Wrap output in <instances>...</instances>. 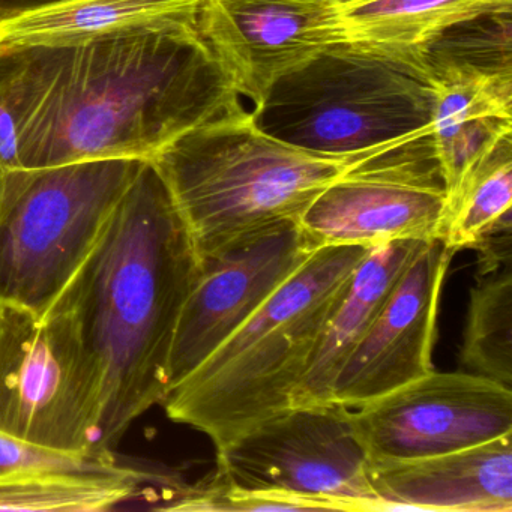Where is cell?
I'll use <instances>...</instances> for the list:
<instances>
[{"mask_svg": "<svg viewBox=\"0 0 512 512\" xmlns=\"http://www.w3.org/2000/svg\"><path fill=\"white\" fill-rule=\"evenodd\" d=\"M103 374L70 311L0 304V431L67 454L101 446Z\"/></svg>", "mask_w": 512, "mask_h": 512, "instance_id": "7", "label": "cell"}, {"mask_svg": "<svg viewBox=\"0 0 512 512\" xmlns=\"http://www.w3.org/2000/svg\"><path fill=\"white\" fill-rule=\"evenodd\" d=\"M217 469L236 487L326 500L338 511H382L352 409L338 403L269 416L217 452Z\"/></svg>", "mask_w": 512, "mask_h": 512, "instance_id": "8", "label": "cell"}, {"mask_svg": "<svg viewBox=\"0 0 512 512\" xmlns=\"http://www.w3.org/2000/svg\"><path fill=\"white\" fill-rule=\"evenodd\" d=\"M199 259L172 196L145 161L55 305L73 314L103 374L101 446L113 452L170 391V355Z\"/></svg>", "mask_w": 512, "mask_h": 512, "instance_id": "2", "label": "cell"}, {"mask_svg": "<svg viewBox=\"0 0 512 512\" xmlns=\"http://www.w3.org/2000/svg\"><path fill=\"white\" fill-rule=\"evenodd\" d=\"M334 8V44L386 56L424 73L422 55L434 41L460 23L511 13L512 0H364Z\"/></svg>", "mask_w": 512, "mask_h": 512, "instance_id": "17", "label": "cell"}, {"mask_svg": "<svg viewBox=\"0 0 512 512\" xmlns=\"http://www.w3.org/2000/svg\"><path fill=\"white\" fill-rule=\"evenodd\" d=\"M454 253L427 242L332 386V403L358 409L434 370L433 347L443 281Z\"/></svg>", "mask_w": 512, "mask_h": 512, "instance_id": "13", "label": "cell"}, {"mask_svg": "<svg viewBox=\"0 0 512 512\" xmlns=\"http://www.w3.org/2000/svg\"><path fill=\"white\" fill-rule=\"evenodd\" d=\"M145 161L0 173V304L52 310Z\"/></svg>", "mask_w": 512, "mask_h": 512, "instance_id": "5", "label": "cell"}, {"mask_svg": "<svg viewBox=\"0 0 512 512\" xmlns=\"http://www.w3.org/2000/svg\"><path fill=\"white\" fill-rule=\"evenodd\" d=\"M370 248H316L253 316L170 389L163 401L167 416L202 431L218 452L292 407L320 334Z\"/></svg>", "mask_w": 512, "mask_h": 512, "instance_id": "3", "label": "cell"}, {"mask_svg": "<svg viewBox=\"0 0 512 512\" xmlns=\"http://www.w3.org/2000/svg\"><path fill=\"white\" fill-rule=\"evenodd\" d=\"M368 463L418 460L512 434V389L433 370L352 410Z\"/></svg>", "mask_w": 512, "mask_h": 512, "instance_id": "10", "label": "cell"}, {"mask_svg": "<svg viewBox=\"0 0 512 512\" xmlns=\"http://www.w3.org/2000/svg\"><path fill=\"white\" fill-rule=\"evenodd\" d=\"M0 94L16 113L20 169L152 161L244 109L199 26L0 50Z\"/></svg>", "mask_w": 512, "mask_h": 512, "instance_id": "1", "label": "cell"}, {"mask_svg": "<svg viewBox=\"0 0 512 512\" xmlns=\"http://www.w3.org/2000/svg\"><path fill=\"white\" fill-rule=\"evenodd\" d=\"M151 479L136 469L112 475L40 470L0 476V511H109L133 499Z\"/></svg>", "mask_w": 512, "mask_h": 512, "instance_id": "20", "label": "cell"}, {"mask_svg": "<svg viewBox=\"0 0 512 512\" xmlns=\"http://www.w3.org/2000/svg\"><path fill=\"white\" fill-rule=\"evenodd\" d=\"M512 136L479 158L446 193L439 241L451 253L512 229Z\"/></svg>", "mask_w": 512, "mask_h": 512, "instance_id": "19", "label": "cell"}, {"mask_svg": "<svg viewBox=\"0 0 512 512\" xmlns=\"http://www.w3.org/2000/svg\"><path fill=\"white\" fill-rule=\"evenodd\" d=\"M446 190L431 125L359 161L299 218L316 248L439 241Z\"/></svg>", "mask_w": 512, "mask_h": 512, "instance_id": "9", "label": "cell"}, {"mask_svg": "<svg viewBox=\"0 0 512 512\" xmlns=\"http://www.w3.org/2000/svg\"><path fill=\"white\" fill-rule=\"evenodd\" d=\"M130 469L119 464L113 454H67L31 445L0 431V476L40 470L112 475Z\"/></svg>", "mask_w": 512, "mask_h": 512, "instance_id": "22", "label": "cell"}, {"mask_svg": "<svg viewBox=\"0 0 512 512\" xmlns=\"http://www.w3.org/2000/svg\"><path fill=\"white\" fill-rule=\"evenodd\" d=\"M334 7H343V5H352L359 4V2H364V0H329Z\"/></svg>", "mask_w": 512, "mask_h": 512, "instance_id": "25", "label": "cell"}, {"mask_svg": "<svg viewBox=\"0 0 512 512\" xmlns=\"http://www.w3.org/2000/svg\"><path fill=\"white\" fill-rule=\"evenodd\" d=\"M65 0H0V22L13 19L20 14L31 13L41 8L52 7L61 4Z\"/></svg>", "mask_w": 512, "mask_h": 512, "instance_id": "24", "label": "cell"}, {"mask_svg": "<svg viewBox=\"0 0 512 512\" xmlns=\"http://www.w3.org/2000/svg\"><path fill=\"white\" fill-rule=\"evenodd\" d=\"M314 250L299 223H287L199 259L173 340L170 389L253 316Z\"/></svg>", "mask_w": 512, "mask_h": 512, "instance_id": "11", "label": "cell"}, {"mask_svg": "<svg viewBox=\"0 0 512 512\" xmlns=\"http://www.w3.org/2000/svg\"><path fill=\"white\" fill-rule=\"evenodd\" d=\"M434 91L409 64L334 44L281 77L251 116L275 139L355 154L430 127Z\"/></svg>", "mask_w": 512, "mask_h": 512, "instance_id": "6", "label": "cell"}, {"mask_svg": "<svg viewBox=\"0 0 512 512\" xmlns=\"http://www.w3.org/2000/svg\"><path fill=\"white\" fill-rule=\"evenodd\" d=\"M203 0H65L0 22V50L199 26Z\"/></svg>", "mask_w": 512, "mask_h": 512, "instance_id": "18", "label": "cell"}, {"mask_svg": "<svg viewBox=\"0 0 512 512\" xmlns=\"http://www.w3.org/2000/svg\"><path fill=\"white\" fill-rule=\"evenodd\" d=\"M329 0H203L199 31L239 97L254 106L334 44Z\"/></svg>", "mask_w": 512, "mask_h": 512, "instance_id": "12", "label": "cell"}, {"mask_svg": "<svg viewBox=\"0 0 512 512\" xmlns=\"http://www.w3.org/2000/svg\"><path fill=\"white\" fill-rule=\"evenodd\" d=\"M425 244L407 239L383 242L368 250L320 334L293 394L292 406L332 403V386L338 373L379 316L410 260Z\"/></svg>", "mask_w": 512, "mask_h": 512, "instance_id": "16", "label": "cell"}, {"mask_svg": "<svg viewBox=\"0 0 512 512\" xmlns=\"http://www.w3.org/2000/svg\"><path fill=\"white\" fill-rule=\"evenodd\" d=\"M458 361L467 373L512 389V265L479 275Z\"/></svg>", "mask_w": 512, "mask_h": 512, "instance_id": "21", "label": "cell"}, {"mask_svg": "<svg viewBox=\"0 0 512 512\" xmlns=\"http://www.w3.org/2000/svg\"><path fill=\"white\" fill-rule=\"evenodd\" d=\"M16 169H20L16 113L0 94V173Z\"/></svg>", "mask_w": 512, "mask_h": 512, "instance_id": "23", "label": "cell"}, {"mask_svg": "<svg viewBox=\"0 0 512 512\" xmlns=\"http://www.w3.org/2000/svg\"><path fill=\"white\" fill-rule=\"evenodd\" d=\"M433 86L431 139L446 193L500 140L512 136L511 68L428 71Z\"/></svg>", "mask_w": 512, "mask_h": 512, "instance_id": "15", "label": "cell"}, {"mask_svg": "<svg viewBox=\"0 0 512 512\" xmlns=\"http://www.w3.org/2000/svg\"><path fill=\"white\" fill-rule=\"evenodd\" d=\"M400 140L355 154H322L269 136L242 109L190 131L149 163L203 259L241 239L299 223L335 179Z\"/></svg>", "mask_w": 512, "mask_h": 512, "instance_id": "4", "label": "cell"}, {"mask_svg": "<svg viewBox=\"0 0 512 512\" xmlns=\"http://www.w3.org/2000/svg\"><path fill=\"white\" fill-rule=\"evenodd\" d=\"M382 511H512V434L418 460L368 463Z\"/></svg>", "mask_w": 512, "mask_h": 512, "instance_id": "14", "label": "cell"}]
</instances>
